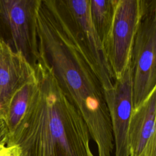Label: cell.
Segmentation results:
<instances>
[{
    "label": "cell",
    "instance_id": "cell-12",
    "mask_svg": "<svg viewBox=\"0 0 156 156\" xmlns=\"http://www.w3.org/2000/svg\"><path fill=\"white\" fill-rule=\"evenodd\" d=\"M21 152L16 145H0V156H20Z\"/></svg>",
    "mask_w": 156,
    "mask_h": 156
},
{
    "label": "cell",
    "instance_id": "cell-11",
    "mask_svg": "<svg viewBox=\"0 0 156 156\" xmlns=\"http://www.w3.org/2000/svg\"><path fill=\"white\" fill-rule=\"evenodd\" d=\"M36 87L37 79L24 85L12 97L4 118L9 130V137L22 120Z\"/></svg>",
    "mask_w": 156,
    "mask_h": 156
},
{
    "label": "cell",
    "instance_id": "cell-1",
    "mask_svg": "<svg viewBox=\"0 0 156 156\" xmlns=\"http://www.w3.org/2000/svg\"><path fill=\"white\" fill-rule=\"evenodd\" d=\"M36 29L38 60L49 67L61 90L81 114L98 156H111L115 145L103 88L76 43L56 0L39 1Z\"/></svg>",
    "mask_w": 156,
    "mask_h": 156
},
{
    "label": "cell",
    "instance_id": "cell-4",
    "mask_svg": "<svg viewBox=\"0 0 156 156\" xmlns=\"http://www.w3.org/2000/svg\"><path fill=\"white\" fill-rule=\"evenodd\" d=\"M56 1L76 43L98 77L104 91L112 88L116 79L91 20L90 0Z\"/></svg>",
    "mask_w": 156,
    "mask_h": 156
},
{
    "label": "cell",
    "instance_id": "cell-10",
    "mask_svg": "<svg viewBox=\"0 0 156 156\" xmlns=\"http://www.w3.org/2000/svg\"><path fill=\"white\" fill-rule=\"evenodd\" d=\"M117 0H90V15L93 27L105 48L112 27Z\"/></svg>",
    "mask_w": 156,
    "mask_h": 156
},
{
    "label": "cell",
    "instance_id": "cell-3",
    "mask_svg": "<svg viewBox=\"0 0 156 156\" xmlns=\"http://www.w3.org/2000/svg\"><path fill=\"white\" fill-rule=\"evenodd\" d=\"M129 64L133 109L156 88V0H140Z\"/></svg>",
    "mask_w": 156,
    "mask_h": 156
},
{
    "label": "cell",
    "instance_id": "cell-5",
    "mask_svg": "<svg viewBox=\"0 0 156 156\" xmlns=\"http://www.w3.org/2000/svg\"><path fill=\"white\" fill-rule=\"evenodd\" d=\"M40 0H0V40L34 68L38 58L36 12Z\"/></svg>",
    "mask_w": 156,
    "mask_h": 156
},
{
    "label": "cell",
    "instance_id": "cell-13",
    "mask_svg": "<svg viewBox=\"0 0 156 156\" xmlns=\"http://www.w3.org/2000/svg\"><path fill=\"white\" fill-rule=\"evenodd\" d=\"M9 138V132L5 119L0 116V145H7Z\"/></svg>",
    "mask_w": 156,
    "mask_h": 156
},
{
    "label": "cell",
    "instance_id": "cell-7",
    "mask_svg": "<svg viewBox=\"0 0 156 156\" xmlns=\"http://www.w3.org/2000/svg\"><path fill=\"white\" fill-rule=\"evenodd\" d=\"M115 149V156H129V127L132 112V91L130 64L112 88L104 91Z\"/></svg>",
    "mask_w": 156,
    "mask_h": 156
},
{
    "label": "cell",
    "instance_id": "cell-9",
    "mask_svg": "<svg viewBox=\"0 0 156 156\" xmlns=\"http://www.w3.org/2000/svg\"><path fill=\"white\" fill-rule=\"evenodd\" d=\"M156 88L136 108L132 109L129 127V156H139L156 140Z\"/></svg>",
    "mask_w": 156,
    "mask_h": 156
},
{
    "label": "cell",
    "instance_id": "cell-6",
    "mask_svg": "<svg viewBox=\"0 0 156 156\" xmlns=\"http://www.w3.org/2000/svg\"><path fill=\"white\" fill-rule=\"evenodd\" d=\"M140 15V0H117L113 22L104 51L115 79L129 65Z\"/></svg>",
    "mask_w": 156,
    "mask_h": 156
},
{
    "label": "cell",
    "instance_id": "cell-8",
    "mask_svg": "<svg viewBox=\"0 0 156 156\" xmlns=\"http://www.w3.org/2000/svg\"><path fill=\"white\" fill-rule=\"evenodd\" d=\"M36 79L34 68L19 52L0 40V116L5 118L8 105L15 93Z\"/></svg>",
    "mask_w": 156,
    "mask_h": 156
},
{
    "label": "cell",
    "instance_id": "cell-2",
    "mask_svg": "<svg viewBox=\"0 0 156 156\" xmlns=\"http://www.w3.org/2000/svg\"><path fill=\"white\" fill-rule=\"evenodd\" d=\"M34 69L35 91L7 145L18 146L20 156H94L85 121L49 67L38 59Z\"/></svg>",
    "mask_w": 156,
    "mask_h": 156
}]
</instances>
